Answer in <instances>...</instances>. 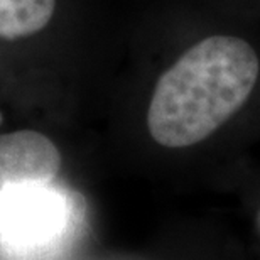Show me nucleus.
I'll list each match as a JSON object with an SVG mask.
<instances>
[{"instance_id":"1","label":"nucleus","mask_w":260,"mask_h":260,"mask_svg":"<svg viewBox=\"0 0 260 260\" xmlns=\"http://www.w3.org/2000/svg\"><path fill=\"white\" fill-rule=\"evenodd\" d=\"M194 25L145 102V130L166 150L200 147L260 118V17L238 0H203Z\"/></svg>"},{"instance_id":"2","label":"nucleus","mask_w":260,"mask_h":260,"mask_svg":"<svg viewBox=\"0 0 260 260\" xmlns=\"http://www.w3.org/2000/svg\"><path fill=\"white\" fill-rule=\"evenodd\" d=\"M66 203L49 184L27 186L0 196V232L9 242L48 240L64 225Z\"/></svg>"},{"instance_id":"3","label":"nucleus","mask_w":260,"mask_h":260,"mask_svg":"<svg viewBox=\"0 0 260 260\" xmlns=\"http://www.w3.org/2000/svg\"><path fill=\"white\" fill-rule=\"evenodd\" d=\"M61 154L56 144L36 130L0 135V196L27 186L51 184L59 174Z\"/></svg>"},{"instance_id":"4","label":"nucleus","mask_w":260,"mask_h":260,"mask_svg":"<svg viewBox=\"0 0 260 260\" xmlns=\"http://www.w3.org/2000/svg\"><path fill=\"white\" fill-rule=\"evenodd\" d=\"M56 0H0V38L20 39L51 22Z\"/></svg>"},{"instance_id":"5","label":"nucleus","mask_w":260,"mask_h":260,"mask_svg":"<svg viewBox=\"0 0 260 260\" xmlns=\"http://www.w3.org/2000/svg\"><path fill=\"white\" fill-rule=\"evenodd\" d=\"M240 4H243V5H247L248 9L250 10H253L258 17H260V0H238Z\"/></svg>"},{"instance_id":"6","label":"nucleus","mask_w":260,"mask_h":260,"mask_svg":"<svg viewBox=\"0 0 260 260\" xmlns=\"http://www.w3.org/2000/svg\"><path fill=\"white\" fill-rule=\"evenodd\" d=\"M257 226H258V232H260V206H258V211H257Z\"/></svg>"}]
</instances>
